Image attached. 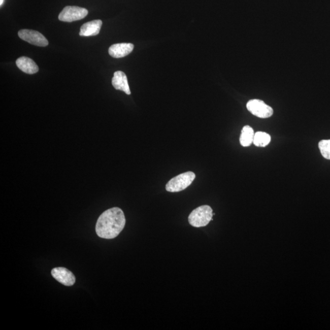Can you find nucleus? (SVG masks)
Segmentation results:
<instances>
[{
    "label": "nucleus",
    "mask_w": 330,
    "mask_h": 330,
    "mask_svg": "<svg viewBox=\"0 0 330 330\" xmlns=\"http://www.w3.org/2000/svg\"><path fill=\"white\" fill-rule=\"evenodd\" d=\"M52 277L64 286H71L76 283L74 275L68 269L64 268L53 269L51 272Z\"/></svg>",
    "instance_id": "nucleus-7"
},
{
    "label": "nucleus",
    "mask_w": 330,
    "mask_h": 330,
    "mask_svg": "<svg viewBox=\"0 0 330 330\" xmlns=\"http://www.w3.org/2000/svg\"><path fill=\"white\" fill-rule=\"evenodd\" d=\"M213 210L208 205L198 207L188 216V223L194 227L206 226L212 220Z\"/></svg>",
    "instance_id": "nucleus-2"
},
{
    "label": "nucleus",
    "mask_w": 330,
    "mask_h": 330,
    "mask_svg": "<svg viewBox=\"0 0 330 330\" xmlns=\"http://www.w3.org/2000/svg\"><path fill=\"white\" fill-rule=\"evenodd\" d=\"M319 148L323 157L330 160V140L320 141Z\"/></svg>",
    "instance_id": "nucleus-14"
},
{
    "label": "nucleus",
    "mask_w": 330,
    "mask_h": 330,
    "mask_svg": "<svg viewBox=\"0 0 330 330\" xmlns=\"http://www.w3.org/2000/svg\"><path fill=\"white\" fill-rule=\"evenodd\" d=\"M18 35L22 40L38 47H47L49 41L41 32L31 29H22L18 32Z\"/></svg>",
    "instance_id": "nucleus-6"
},
{
    "label": "nucleus",
    "mask_w": 330,
    "mask_h": 330,
    "mask_svg": "<svg viewBox=\"0 0 330 330\" xmlns=\"http://www.w3.org/2000/svg\"><path fill=\"white\" fill-rule=\"evenodd\" d=\"M247 108L249 112L260 118H268L274 114V110L259 99H253L248 102Z\"/></svg>",
    "instance_id": "nucleus-4"
},
{
    "label": "nucleus",
    "mask_w": 330,
    "mask_h": 330,
    "mask_svg": "<svg viewBox=\"0 0 330 330\" xmlns=\"http://www.w3.org/2000/svg\"><path fill=\"white\" fill-rule=\"evenodd\" d=\"M16 65L20 70L28 74H34L39 71V68L35 62L26 56H21L16 61Z\"/></svg>",
    "instance_id": "nucleus-11"
},
{
    "label": "nucleus",
    "mask_w": 330,
    "mask_h": 330,
    "mask_svg": "<svg viewBox=\"0 0 330 330\" xmlns=\"http://www.w3.org/2000/svg\"><path fill=\"white\" fill-rule=\"evenodd\" d=\"M126 223L122 209L113 208L107 210L98 217L95 226L96 233L101 238L113 239L124 229Z\"/></svg>",
    "instance_id": "nucleus-1"
},
{
    "label": "nucleus",
    "mask_w": 330,
    "mask_h": 330,
    "mask_svg": "<svg viewBox=\"0 0 330 330\" xmlns=\"http://www.w3.org/2000/svg\"><path fill=\"white\" fill-rule=\"evenodd\" d=\"M254 134L253 128L249 125L244 126L240 137L241 145L244 147L250 146L253 143Z\"/></svg>",
    "instance_id": "nucleus-12"
},
{
    "label": "nucleus",
    "mask_w": 330,
    "mask_h": 330,
    "mask_svg": "<svg viewBox=\"0 0 330 330\" xmlns=\"http://www.w3.org/2000/svg\"><path fill=\"white\" fill-rule=\"evenodd\" d=\"M103 22L101 20L91 21L81 26L79 35L80 37H94L98 35L101 31Z\"/></svg>",
    "instance_id": "nucleus-9"
},
{
    "label": "nucleus",
    "mask_w": 330,
    "mask_h": 330,
    "mask_svg": "<svg viewBox=\"0 0 330 330\" xmlns=\"http://www.w3.org/2000/svg\"><path fill=\"white\" fill-rule=\"evenodd\" d=\"M112 85L117 90L124 91L127 95L131 94L127 76L122 71H117L114 73L112 79Z\"/></svg>",
    "instance_id": "nucleus-10"
},
{
    "label": "nucleus",
    "mask_w": 330,
    "mask_h": 330,
    "mask_svg": "<svg viewBox=\"0 0 330 330\" xmlns=\"http://www.w3.org/2000/svg\"><path fill=\"white\" fill-rule=\"evenodd\" d=\"M134 49V44L130 43L116 44L110 47L109 53L113 58H120L129 55Z\"/></svg>",
    "instance_id": "nucleus-8"
},
{
    "label": "nucleus",
    "mask_w": 330,
    "mask_h": 330,
    "mask_svg": "<svg viewBox=\"0 0 330 330\" xmlns=\"http://www.w3.org/2000/svg\"><path fill=\"white\" fill-rule=\"evenodd\" d=\"M270 135L263 131H257L254 134L253 143L257 147H266L271 143Z\"/></svg>",
    "instance_id": "nucleus-13"
},
{
    "label": "nucleus",
    "mask_w": 330,
    "mask_h": 330,
    "mask_svg": "<svg viewBox=\"0 0 330 330\" xmlns=\"http://www.w3.org/2000/svg\"><path fill=\"white\" fill-rule=\"evenodd\" d=\"M88 14L85 8L78 7H65L60 13L58 19L64 22H73L84 19Z\"/></svg>",
    "instance_id": "nucleus-5"
},
{
    "label": "nucleus",
    "mask_w": 330,
    "mask_h": 330,
    "mask_svg": "<svg viewBox=\"0 0 330 330\" xmlns=\"http://www.w3.org/2000/svg\"><path fill=\"white\" fill-rule=\"evenodd\" d=\"M196 175L193 172H188L181 174L170 180L166 185V190L169 192H179L184 190L193 182Z\"/></svg>",
    "instance_id": "nucleus-3"
},
{
    "label": "nucleus",
    "mask_w": 330,
    "mask_h": 330,
    "mask_svg": "<svg viewBox=\"0 0 330 330\" xmlns=\"http://www.w3.org/2000/svg\"><path fill=\"white\" fill-rule=\"evenodd\" d=\"M3 3H4V0H1V2H0V5H2Z\"/></svg>",
    "instance_id": "nucleus-15"
}]
</instances>
